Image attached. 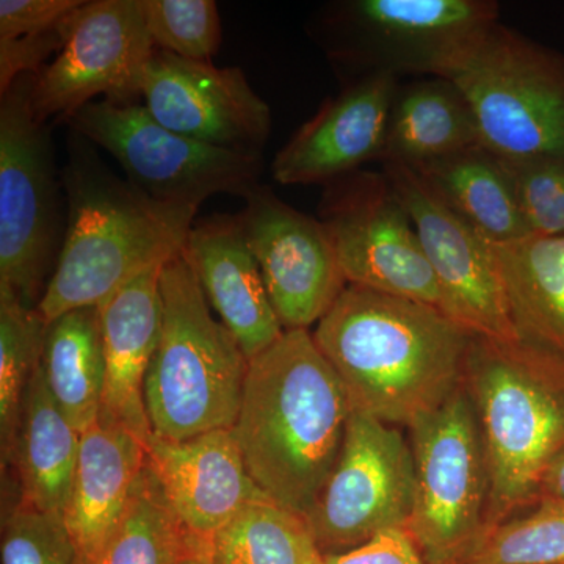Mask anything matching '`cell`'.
Returning <instances> with one entry per match:
<instances>
[{
  "label": "cell",
  "instance_id": "16",
  "mask_svg": "<svg viewBox=\"0 0 564 564\" xmlns=\"http://www.w3.org/2000/svg\"><path fill=\"white\" fill-rule=\"evenodd\" d=\"M141 98L163 128L223 150L262 155L272 133V110L240 68L155 50Z\"/></svg>",
  "mask_w": 564,
  "mask_h": 564
},
{
  "label": "cell",
  "instance_id": "22",
  "mask_svg": "<svg viewBox=\"0 0 564 564\" xmlns=\"http://www.w3.org/2000/svg\"><path fill=\"white\" fill-rule=\"evenodd\" d=\"M80 436L51 395L39 364L25 391L10 458L20 481L21 502L63 518L76 474Z\"/></svg>",
  "mask_w": 564,
  "mask_h": 564
},
{
  "label": "cell",
  "instance_id": "24",
  "mask_svg": "<svg viewBox=\"0 0 564 564\" xmlns=\"http://www.w3.org/2000/svg\"><path fill=\"white\" fill-rule=\"evenodd\" d=\"M492 247L519 339L564 359V234Z\"/></svg>",
  "mask_w": 564,
  "mask_h": 564
},
{
  "label": "cell",
  "instance_id": "15",
  "mask_svg": "<svg viewBox=\"0 0 564 564\" xmlns=\"http://www.w3.org/2000/svg\"><path fill=\"white\" fill-rule=\"evenodd\" d=\"M239 217L282 328L307 329L332 310L347 280L332 237L317 218L256 184Z\"/></svg>",
  "mask_w": 564,
  "mask_h": 564
},
{
  "label": "cell",
  "instance_id": "29",
  "mask_svg": "<svg viewBox=\"0 0 564 564\" xmlns=\"http://www.w3.org/2000/svg\"><path fill=\"white\" fill-rule=\"evenodd\" d=\"M47 322L36 307L0 291V445L2 467L9 466L22 403L39 367Z\"/></svg>",
  "mask_w": 564,
  "mask_h": 564
},
{
  "label": "cell",
  "instance_id": "21",
  "mask_svg": "<svg viewBox=\"0 0 564 564\" xmlns=\"http://www.w3.org/2000/svg\"><path fill=\"white\" fill-rule=\"evenodd\" d=\"M161 272L159 267L133 278L98 306L106 355L102 408L144 445L152 434L144 383L162 332Z\"/></svg>",
  "mask_w": 564,
  "mask_h": 564
},
{
  "label": "cell",
  "instance_id": "28",
  "mask_svg": "<svg viewBox=\"0 0 564 564\" xmlns=\"http://www.w3.org/2000/svg\"><path fill=\"white\" fill-rule=\"evenodd\" d=\"M185 530L150 464L95 564H181Z\"/></svg>",
  "mask_w": 564,
  "mask_h": 564
},
{
  "label": "cell",
  "instance_id": "5",
  "mask_svg": "<svg viewBox=\"0 0 564 564\" xmlns=\"http://www.w3.org/2000/svg\"><path fill=\"white\" fill-rule=\"evenodd\" d=\"M162 332L144 383L152 434L184 441L232 430L250 359L210 304L184 252L161 272Z\"/></svg>",
  "mask_w": 564,
  "mask_h": 564
},
{
  "label": "cell",
  "instance_id": "23",
  "mask_svg": "<svg viewBox=\"0 0 564 564\" xmlns=\"http://www.w3.org/2000/svg\"><path fill=\"white\" fill-rule=\"evenodd\" d=\"M410 169L489 242L508 243L530 236L510 173L502 159L486 148H469Z\"/></svg>",
  "mask_w": 564,
  "mask_h": 564
},
{
  "label": "cell",
  "instance_id": "30",
  "mask_svg": "<svg viewBox=\"0 0 564 564\" xmlns=\"http://www.w3.org/2000/svg\"><path fill=\"white\" fill-rule=\"evenodd\" d=\"M462 564H564V507L538 503L491 527Z\"/></svg>",
  "mask_w": 564,
  "mask_h": 564
},
{
  "label": "cell",
  "instance_id": "12",
  "mask_svg": "<svg viewBox=\"0 0 564 564\" xmlns=\"http://www.w3.org/2000/svg\"><path fill=\"white\" fill-rule=\"evenodd\" d=\"M318 207L347 284L444 313L443 293L417 231L383 172L359 170L332 182Z\"/></svg>",
  "mask_w": 564,
  "mask_h": 564
},
{
  "label": "cell",
  "instance_id": "8",
  "mask_svg": "<svg viewBox=\"0 0 564 564\" xmlns=\"http://www.w3.org/2000/svg\"><path fill=\"white\" fill-rule=\"evenodd\" d=\"M65 122L82 139L109 152L133 188L174 209L198 212L220 193L243 198L262 173V155L180 135L155 121L143 104L101 99Z\"/></svg>",
  "mask_w": 564,
  "mask_h": 564
},
{
  "label": "cell",
  "instance_id": "35",
  "mask_svg": "<svg viewBox=\"0 0 564 564\" xmlns=\"http://www.w3.org/2000/svg\"><path fill=\"white\" fill-rule=\"evenodd\" d=\"M84 3V0H2L0 40L51 31Z\"/></svg>",
  "mask_w": 564,
  "mask_h": 564
},
{
  "label": "cell",
  "instance_id": "11",
  "mask_svg": "<svg viewBox=\"0 0 564 564\" xmlns=\"http://www.w3.org/2000/svg\"><path fill=\"white\" fill-rule=\"evenodd\" d=\"M414 486L410 440L352 410L339 458L306 514L322 554H344L388 530L406 529Z\"/></svg>",
  "mask_w": 564,
  "mask_h": 564
},
{
  "label": "cell",
  "instance_id": "25",
  "mask_svg": "<svg viewBox=\"0 0 564 564\" xmlns=\"http://www.w3.org/2000/svg\"><path fill=\"white\" fill-rule=\"evenodd\" d=\"M474 147H481L477 118L454 82L432 77L397 88L381 162L411 166Z\"/></svg>",
  "mask_w": 564,
  "mask_h": 564
},
{
  "label": "cell",
  "instance_id": "34",
  "mask_svg": "<svg viewBox=\"0 0 564 564\" xmlns=\"http://www.w3.org/2000/svg\"><path fill=\"white\" fill-rule=\"evenodd\" d=\"M70 17L51 31L0 40V95H7L21 77L39 74L52 55L62 51L68 39Z\"/></svg>",
  "mask_w": 564,
  "mask_h": 564
},
{
  "label": "cell",
  "instance_id": "33",
  "mask_svg": "<svg viewBox=\"0 0 564 564\" xmlns=\"http://www.w3.org/2000/svg\"><path fill=\"white\" fill-rule=\"evenodd\" d=\"M530 236L564 234V159H502Z\"/></svg>",
  "mask_w": 564,
  "mask_h": 564
},
{
  "label": "cell",
  "instance_id": "9",
  "mask_svg": "<svg viewBox=\"0 0 564 564\" xmlns=\"http://www.w3.org/2000/svg\"><path fill=\"white\" fill-rule=\"evenodd\" d=\"M31 79L21 77L0 104V291L39 307L65 231L50 131L29 104Z\"/></svg>",
  "mask_w": 564,
  "mask_h": 564
},
{
  "label": "cell",
  "instance_id": "14",
  "mask_svg": "<svg viewBox=\"0 0 564 564\" xmlns=\"http://www.w3.org/2000/svg\"><path fill=\"white\" fill-rule=\"evenodd\" d=\"M383 173L410 214L444 300V313L477 336L519 339L492 243L445 206L403 163Z\"/></svg>",
  "mask_w": 564,
  "mask_h": 564
},
{
  "label": "cell",
  "instance_id": "10",
  "mask_svg": "<svg viewBox=\"0 0 564 564\" xmlns=\"http://www.w3.org/2000/svg\"><path fill=\"white\" fill-rule=\"evenodd\" d=\"M336 43L351 61L384 70L443 77L499 25L489 0H352L334 9Z\"/></svg>",
  "mask_w": 564,
  "mask_h": 564
},
{
  "label": "cell",
  "instance_id": "19",
  "mask_svg": "<svg viewBox=\"0 0 564 564\" xmlns=\"http://www.w3.org/2000/svg\"><path fill=\"white\" fill-rule=\"evenodd\" d=\"M182 252L210 307L250 361L281 339L285 329L237 215H215L193 225Z\"/></svg>",
  "mask_w": 564,
  "mask_h": 564
},
{
  "label": "cell",
  "instance_id": "2",
  "mask_svg": "<svg viewBox=\"0 0 564 564\" xmlns=\"http://www.w3.org/2000/svg\"><path fill=\"white\" fill-rule=\"evenodd\" d=\"M351 413L313 333L292 329L248 364L232 434L254 485L306 518L339 458Z\"/></svg>",
  "mask_w": 564,
  "mask_h": 564
},
{
  "label": "cell",
  "instance_id": "7",
  "mask_svg": "<svg viewBox=\"0 0 564 564\" xmlns=\"http://www.w3.org/2000/svg\"><path fill=\"white\" fill-rule=\"evenodd\" d=\"M447 79L473 107L486 150L564 159V55L499 24Z\"/></svg>",
  "mask_w": 564,
  "mask_h": 564
},
{
  "label": "cell",
  "instance_id": "26",
  "mask_svg": "<svg viewBox=\"0 0 564 564\" xmlns=\"http://www.w3.org/2000/svg\"><path fill=\"white\" fill-rule=\"evenodd\" d=\"M40 369L47 389L80 434L101 414L106 355L98 306L69 311L47 323Z\"/></svg>",
  "mask_w": 564,
  "mask_h": 564
},
{
  "label": "cell",
  "instance_id": "37",
  "mask_svg": "<svg viewBox=\"0 0 564 564\" xmlns=\"http://www.w3.org/2000/svg\"><path fill=\"white\" fill-rule=\"evenodd\" d=\"M538 503L564 507V445L545 467L540 488H538Z\"/></svg>",
  "mask_w": 564,
  "mask_h": 564
},
{
  "label": "cell",
  "instance_id": "17",
  "mask_svg": "<svg viewBox=\"0 0 564 564\" xmlns=\"http://www.w3.org/2000/svg\"><path fill=\"white\" fill-rule=\"evenodd\" d=\"M397 76L369 73L304 122L272 163L282 185L332 184L383 159Z\"/></svg>",
  "mask_w": 564,
  "mask_h": 564
},
{
  "label": "cell",
  "instance_id": "38",
  "mask_svg": "<svg viewBox=\"0 0 564 564\" xmlns=\"http://www.w3.org/2000/svg\"><path fill=\"white\" fill-rule=\"evenodd\" d=\"M181 564H214L212 563L210 540L185 532Z\"/></svg>",
  "mask_w": 564,
  "mask_h": 564
},
{
  "label": "cell",
  "instance_id": "20",
  "mask_svg": "<svg viewBox=\"0 0 564 564\" xmlns=\"http://www.w3.org/2000/svg\"><path fill=\"white\" fill-rule=\"evenodd\" d=\"M147 445L109 411L82 433L63 521L84 564H95L147 466Z\"/></svg>",
  "mask_w": 564,
  "mask_h": 564
},
{
  "label": "cell",
  "instance_id": "18",
  "mask_svg": "<svg viewBox=\"0 0 564 564\" xmlns=\"http://www.w3.org/2000/svg\"><path fill=\"white\" fill-rule=\"evenodd\" d=\"M148 464L185 532L210 540L263 494L251 480L232 430L184 441L151 434Z\"/></svg>",
  "mask_w": 564,
  "mask_h": 564
},
{
  "label": "cell",
  "instance_id": "13",
  "mask_svg": "<svg viewBox=\"0 0 564 564\" xmlns=\"http://www.w3.org/2000/svg\"><path fill=\"white\" fill-rule=\"evenodd\" d=\"M154 51L140 0L85 2L70 17L65 46L32 76L33 117L65 121L98 96L137 102Z\"/></svg>",
  "mask_w": 564,
  "mask_h": 564
},
{
  "label": "cell",
  "instance_id": "36",
  "mask_svg": "<svg viewBox=\"0 0 564 564\" xmlns=\"http://www.w3.org/2000/svg\"><path fill=\"white\" fill-rule=\"evenodd\" d=\"M323 564H430L404 529L388 530L372 541L344 552L325 555Z\"/></svg>",
  "mask_w": 564,
  "mask_h": 564
},
{
  "label": "cell",
  "instance_id": "4",
  "mask_svg": "<svg viewBox=\"0 0 564 564\" xmlns=\"http://www.w3.org/2000/svg\"><path fill=\"white\" fill-rule=\"evenodd\" d=\"M463 386L488 463V530L536 505L545 467L564 445V359L524 340L475 334Z\"/></svg>",
  "mask_w": 564,
  "mask_h": 564
},
{
  "label": "cell",
  "instance_id": "3",
  "mask_svg": "<svg viewBox=\"0 0 564 564\" xmlns=\"http://www.w3.org/2000/svg\"><path fill=\"white\" fill-rule=\"evenodd\" d=\"M62 185L68 204L65 237L36 307L47 323L99 306L133 278L184 251L196 212L152 202L111 173L77 133Z\"/></svg>",
  "mask_w": 564,
  "mask_h": 564
},
{
  "label": "cell",
  "instance_id": "27",
  "mask_svg": "<svg viewBox=\"0 0 564 564\" xmlns=\"http://www.w3.org/2000/svg\"><path fill=\"white\" fill-rule=\"evenodd\" d=\"M214 564H323L310 522L265 494L210 538Z\"/></svg>",
  "mask_w": 564,
  "mask_h": 564
},
{
  "label": "cell",
  "instance_id": "6",
  "mask_svg": "<svg viewBox=\"0 0 564 564\" xmlns=\"http://www.w3.org/2000/svg\"><path fill=\"white\" fill-rule=\"evenodd\" d=\"M414 505L406 532L430 564H462L486 530L489 473L463 383L410 426Z\"/></svg>",
  "mask_w": 564,
  "mask_h": 564
},
{
  "label": "cell",
  "instance_id": "32",
  "mask_svg": "<svg viewBox=\"0 0 564 564\" xmlns=\"http://www.w3.org/2000/svg\"><path fill=\"white\" fill-rule=\"evenodd\" d=\"M2 564H84L62 516L21 502L3 516Z\"/></svg>",
  "mask_w": 564,
  "mask_h": 564
},
{
  "label": "cell",
  "instance_id": "1",
  "mask_svg": "<svg viewBox=\"0 0 564 564\" xmlns=\"http://www.w3.org/2000/svg\"><path fill=\"white\" fill-rule=\"evenodd\" d=\"M474 336L436 307L351 284L313 333L352 410L406 429L462 386Z\"/></svg>",
  "mask_w": 564,
  "mask_h": 564
},
{
  "label": "cell",
  "instance_id": "31",
  "mask_svg": "<svg viewBox=\"0 0 564 564\" xmlns=\"http://www.w3.org/2000/svg\"><path fill=\"white\" fill-rule=\"evenodd\" d=\"M155 50L188 61L210 62L221 46V20L214 0H140Z\"/></svg>",
  "mask_w": 564,
  "mask_h": 564
}]
</instances>
